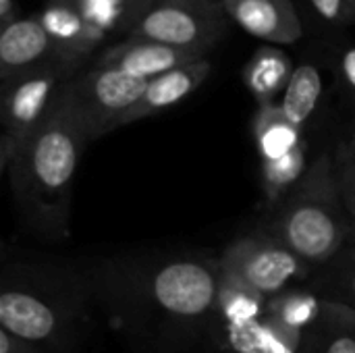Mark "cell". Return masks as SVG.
Returning <instances> with one entry per match:
<instances>
[{
  "label": "cell",
  "instance_id": "cell-28",
  "mask_svg": "<svg viewBox=\"0 0 355 353\" xmlns=\"http://www.w3.org/2000/svg\"><path fill=\"white\" fill-rule=\"evenodd\" d=\"M354 4H355V0H354Z\"/></svg>",
  "mask_w": 355,
  "mask_h": 353
},
{
  "label": "cell",
  "instance_id": "cell-23",
  "mask_svg": "<svg viewBox=\"0 0 355 353\" xmlns=\"http://www.w3.org/2000/svg\"><path fill=\"white\" fill-rule=\"evenodd\" d=\"M337 75L343 89L355 100V46H347L341 50L337 58Z\"/></svg>",
  "mask_w": 355,
  "mask_h": 353
},
{
  "label": "cell",
  "instance_id": "cell-15",
  "mask_svg": "<svg viewBox=\"0 0 355 353\" xmlns=\"http://www.w3.org/2000/svg\"><path fill=\"white\" fill-rule=\"evenodd\" d=\"M254 137L262 162L279 160L302 146L304 129L295 127L281 110L279 104L260 106L254 117Z\"/></svg>",
  "mask_w": 355,
  "mask_h": 353
},
{
  "label": "cell",
  "instance_id": "cell-11",
  "mask_svg": "<svg viewBox=\"0 0 355 353\" xmlns=\"http://www.w3.org/2000/svg\"><path fill=\"white\" fill-rule=\"evenodd\" d=\"M50 62H58L56 50L37 15L17 19L8 27L0 29V83L2 85Z\"/></svg>",
  "mask_w": 355,
  "mask_h": 353
},
{
  "label": "cell",
  "instance_id": "cell-2",
  "mask_svg": "<svg viewBox=\"0 0 355 353\" xmlns=\"http://www.w3.org/2000/svg\"><path fill=\"white\" fill-rule=\"evenodd\" d=\"M345 214L349 212L337 183L335 160L324 152L283 202L270 237L279 239L310 266L322 264L343 248L347 235Z\"/></svg>",
  "mask_w": 355,
  "mask_h": 353
},
{
  "label": "cell",
  "instance_id": "cell-19",
  "mask_svg": "<svg viewBox=\"0 0 355 353\" xmlns=\"http://www.w3.org/2000/svg\"><path fill=\"white\" fill-rule=\"evenodd\" d=\"M329 314V327L322 337L320 353H355V327H349L343 318V306H324Z\"/></svg>",
  "mask_w": 355,
  "mask_h": 353
},
{
  "label": "cell",
  "instance_id": "cell-21",
  "mask_svg": "<svg viewBox=\"0 0 355 353\" xmlns=\"http://www.w3.org/2000/svg\"><path fill=\"white\" fill-rule=\"evenodd\" d=\"M335 175L337 183L345 202V208L349 212V218L355 216V123L349 139L339 148V154L335 158Z\"/></svg>",
  "mask_w": 355,
  "mask_h": 353
},
{
  "label": "cell",
  "instance_id": "cell-26",
  "mask_svg": "<svg viewBox=\"0 0 355 353\" xmlns=\"http://www.w3.org/2000/svg\"><path fill=\"white\" fill-rule=\"evenodd\" d=\"M345 287H347L349 295L354 298L355 302V252L354 258H352V264H349V270H347V277H345Z\"/></svg>",
  "mask_w": 355,
  "mask_h": 353
},
{
  "label": "cell",
  "instance_id": "cell-1",
  "mask_svg": "<svg viewBox=\"0 0 355 353\" xmlns=\"http://www.w3.org/2000/svg\"><path fill=\"white\" fill-rule=\"evenodd\" d=\"M87 144L60 85L46 121L6 169L15 206L33 233L52 241L69 237L73 187Z\"/></svg>",
  "mask_w": 355,
  "mask_h": 353
},
{
  "label": "cell",
  "instance_id": "cell-3",
  "mask_svg": "<svg viewBox=\"0 0 355 353\" xmlns=\"http://www.w3.org/2000/svg\"><path fill=\"white\" fill-rule=\"evenodd\" d=\"M148 83V79L92 64L89 71L67 79L62 94L87 141H94L123 127L127 112L139 102Z\"/></svg>",
  "mask_w": 355,
  "mask_h": 353
},
{
  "label": "cell",
  "instance_id": "cell-17",
  "mask_svg": "<svg viewBox=\"0 0 355 353\" xmlns=\"http://www.w3.org/2000/svg\"><path fill=\"white\" fill-rule=\"evenodd\" d=\"M85 17L106 35H129L135 23L158 0H75Z\"/></svg>",
  "mask_w": 355,
  "mask_h": 353
},
{
  "label": "cell",
  "instance_id": "cell-18",
  "mask_svg": "<svg viewBox=\"0 0 355 353\" xmlns=\"http://www.w3.org/2000/svg\"><path fill=\"white\" fill-rule=\"evenodd\" d=\"M308 169L310 164H308L306 141L279 160L262 162L260 173H262V189H264L266 200L270 204L285 202L293 193V189L304 181Z\"/></svg>",
  "mask_w": 355,
  "mask_h": 353
},
{
  "label": "cell",
  "instance_id": "cell-24",
  "mask_svg": "<svg viewBox=\"0 0 355 353\" xmlns=\"http://www.w3.org/2000/svg\"><path fill=\"white\" fill-rule=\"evenodd\" d=\"M0 353H48L23 339L12 337L10 333L0 329Z\"/></svg>",
  "mask_w": 355,
  "mask_h": 353
},
{
  "label": "cell",
  "instance_id": "cell-22",
  "mask_svg": "<svg viewBox=\"0 0 355 353\" xmlns=\"http://www.w3.org/2000/svg\"><path fill=\"white\" fill-rule=\"evenodd\" d=\"M314 12L331 25H355L354 0H310Z\"/></svg>",
  "mask_w": 355,
  "mask_h": 353
},
{
  "label": "cell",
  "instance_id": "cell-27",
  "mask_svg": "<svg viewBox=\"0 0 355 353\" xmlns=\"http://www.w3.org/2000/svg\"><path fill=\"white\" fill-rule=\"evenodd\" d=\"M352 221H354V231H355V216H354V218H352Z\"/></svg>",
  "mask_w": 355,
  "mask_h": 353
},
{
  "label": "cell",
  "instance_id": "cell-16",
  "mask_svg": "<svg viewBox=\"0 0 355 353\" xmlns=\"http://www.w3.org/2000/svg\"><path fill=\"white\" fill-rule=\"evenodd\" d=\"M322 98V77L314 62H302L295 67L285 94L279 100L283 114L300 129H304Z\"/></svg>",
  "mask_w": 355,
  "mask_h": 353
},
{
  "label": "cell",
  "instance_id": "cell-8",
  "mask_svg": "<svg viewBox=\"0 0 355 353\" xmlns=\"http://www.w3.org/2000/svg\"><path fill=\"white\" fill-rule=\"evenodd\" d=\"M220 273L245 289L266 298L289 283L306 279L310 264L275 237H243L227 248Z\"/></svg>",
  "mask_w": 355,
  "mask_h": 353
},
{
  "label": "cell",
  "instance_id": "cell-9",
  "mask_svg": "<svg viewBox=\"0 0 355 353\" xmlns=\"http://www.w3.org/2000/svg\"><path fill=\"white\" fill-rule=\"evenodd\" d=\"M37 17L54 44L56 60L69 77H75L85 58L108 40L75 0H44Z\"/></svg>",
  "mask_w": 355,
  "mask_h": 353
},
{
  "label": "cell",
  "instance_id": "cell-5",
  "mask_svg": "<svg viewBox=\"0 0 355 353\" xmlns=\"http://www.w3.org/2000/svg\"><path fill=\"white\" fill-rule=\"evenodd\" d=\"M71 79L58 62L40 67L6 85H2V169L6 171L15 154L46 121L60 85Z\"/></svg>",
  "mask_w": 355,
  "mask_h": 353
},
{
  "label": "cell",
  "instance_id": "cell-25",
  "mask_svg": "<svg viewBox=\"0 0 355 353\" xmlns=\"http://www.w3.org/2000/svg\"><path fill=\"white\" fill-rule=\"evenodd\" d=\"M19 19V6L17 0H0V29L8 27Z\"/></svg>",
  "mask_w": 355,
  "mask_h": 353
},
{
  "label": "cell",
  "instance_id": "cell-7",
  "mask_svg": "<svg viewBox=\"0 0 355 353\" xmlns=\"http://www.w3.org/2000/svg\"><path fill=\"white\" fill-rule=\"evenodd\" d=\"M220 287V266L214 268L200 260H171L150 275L146 293L164 316L200 320L218 306Z\"/></svg>",
  "mask_w": 355,
  "mask_h": 353
},
{
  "label": "cell",
  "instance_id": "cell-10",
  "mask_svg": "<svg viewBox=\"0 0 355 353\" xmlns=\"http://www.w3.org/2000/svg\"><path fill=\"white\" fill-rule=\"evenodd\" d=\"M204 58H206V54H202V52L183 50V48H175V46H168L162 42L129 35L123 42L108 46L96 58L94 64L152 81L168 71H175L179 67H185V64H191V62H198Z\"/></svg>",
  "mask_w": 355,
  "mask_h": 353
},
{
  "label": "cell",
  "instance_id": "cell-6",
  "mask_svg": "<svg viewBox=\"0 0 355 353\" xmlns=\"http://www.w3.org/2000/svg\"><path fill=\"white\" fill-rule=\"evenodd\" d=\"M227 23L223 0H158L129 35L206 54L225 35Z\"/></svg>",
  "mask_w": 355,
  "mask_h": 353
},
{
  "label": "cell",
  "instance_id": "cell-20",
  "mask_svg": "<svg viewBox=\"0 0 355 353\" xmlns=\"http://www.w3.org/2000/svg\"><path fill=\"white\" fill-rule=\"evenodd\" d=\"M275 310L279 325L300 333L304 327L312 325L318 318V300L308 295H291L285 302H281Z\"/></svg>",
  "mask_w": 355,
  "mask_h": 353
},
{
  "label": "cell",
  "instance_id": "cell-4",
  "mask_svg": "<svg viewBox=\"0 0 355 353\" xmlns=\"http://www.w3.org/2000/svg\"><path fill=\"white\" fill-rule=\"evenodd\" d=\"M77 316L71 300L40 285H4L0 293V329L48 353L67 343Z\"/></svg>",
  "mask_w": 355,
  "mask_h": 353
},
{
  "label": "cell",
  "instance_id": "cell-13",
  "mask_svg": "<svg viewBox=\"0 0 355 353\" xmlns=\"http://www.w3.org/2000/svg\"><path fill=\"white\" fill-rule=\"evenodd\" d=\"M212 71V62L208 58L179 67L175 71H168L156 79H152L144 92V96L139 98V102L127 112L123 127L150 119L166 108L177 106L179 102H183L185 98H189L210 75Z\"/></svg>",
  "mask_w": 355,
  "mask_h": 353
},
{
  "label": "cell",
  "instance_id": "cell-12",
  "mask_svg": "<svg viewBox=\"0 0 355 353\" xmlns=\"http://www.w3.org/2000/svg\"><path fill=\"white\" fill-rule=\"evenodd\" d=\"M223 6L243 31L268 44H295L304 33L291 0H223Z\"/></svg>",
  "mask_w": 355,
  "mask_h": 353
},
{
  "label": "cell",
  "instance_id": "cell-14",
  "mask_svg": "<svg viewBox=\"0 0 355 353\" xmlns=\"http://www.w3.org/2000/svg\"><path fill=\"white\" fill-rule=\"evenodd\" d=\"M293 71L291 56L283 48L260 46L243 64L241 77L260 108L279 104V96L285 94Z\"/></svg>",
  "mask_w": 355,
  "mask_h": 353
}]
</instances>
